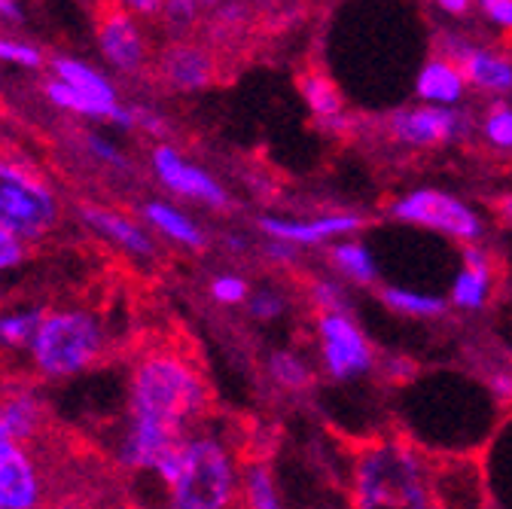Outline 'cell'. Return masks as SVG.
I'll return each mask as SVG.
<instances>
[{"label":"cell","instance_id":"obj_33","mask_svg":"<svg viewBox=\"0 0 512 509\" xmlns=\"http://www.w3.org/2000/svg\"><path fill=\"white\" fill-rule=\"evenodd\" d=\"M479 7L494 25L512 31V0H479Z\"/></svg>","mask_w":512,"mask_h":509},{"label":"cell","instance_id":"obj_39","mask_svg":"<svg viewBox=\"0 0 512 509\" xmlns=\"http://www.w3.org/2000/svg\"><path fill=\"white\" fill-rule=\"evenodd\" d=\"M0 305H4V293H0Z\"/></svg>","mask_w":512,"mask_h":509},{"label":"cell","instance_id":"obj_5","mask_svg":"<svg viewBox=\"0 0 512 509\" xmlns=\"http://www.w3.org/2000/svg\"><path fill=\"white\" fill-rule=\"evenodd\" d=\"M64 220L55 186L28 162L0 156V226L28 244L46 241Z\"/></svg>","mask_w":512,"mask_h":509},{"label":"cell","instance_id":"obj_13","mask_svg":"<svg viewBox=\"0 0 512 509\" xmlns=\"http://www.w3.org/2000/svg\"><path fill=\"white\" fill-rule=\"evenodd\" d=\"M320 330V354L327 360V369L336 378H351L372 366V351L348 314L317 311Z\"/></svg>","mask_w":512,"mask_h":509},{"label":"cell","instance_id":"obj_2","mask_svg":"<svg viewBox=\"0 0 512 509\" xmlns=\"http://www.w3.org/2000/svg\"><path fill=\"white\" fill-rule=\"evenodd\" d=\"M354 509H436L424 449L406 433H339Z\"/></svg>","mask_w":512,"mask_h":509},{"label":"cell","instance_id":"obj_4","mask_svg":"<svg viewBox=\"0 0 512 509\" xmlns=\"http://www.w3.org/2000/svg\"><path fill=\"white\" fill-rule=\"evenodd\" d=\"M107 342V330L92 308L64 305L46 308V317L28 354L43 378L58 381L95 369L104 360Z\"/></svg>","mask_w":512,"mask_h":509},{"label":"cell","instance_id":"obj_27","mask_svg":"<svg viewBox=\"0 0 512 509\" xmlns=\"http://www.w3.org/2000/svg\"><path fill=\"white\" fill-rule=\"evenodd\" d=\"M269 372L272 378L278 381L281 388H290V391H305L311 385V372L302 360H296L293 354L287 351H275L269 357Z\"/></svg>","mask_w":512,"mask_h":509},{"label":"cell","instance_id":"obj_16","mask_svg":"<svg viewBox=\"0 0 512 509\" xmlns=\"http://www.w3.org/2000/svg\"><path fill=\"white\" fill-rule=\"evenodd\" d=\"M80 220H83L95 235H101V238H107L110 244H116L119 250H125L128 257H138V260L156 257V241H153V235H150L135 217L122 214L119 208L86 202V205H80Z\"/></svg>","mask_w":512,"mask_h":509},{"label":"cell","instance_id":"obj_28","mask_svg":"<svg viewBox=\"0 0 512 509\" xmlns=\"http://www.w3.org/2000/svg\"><path fill=\"white\" fill-rule=\"evenodd\" d=\"M28 257H31V244L0 226V275L22 269L28 263Z\"/></svg>","mask_w":512,"mask_h":509},{"label":"cell","instance_id":"obj_7","mask_svg":"<svg viewBox=\"0 0 512 509\" xmlns=\"http://www.w3.org/2000/svg\"><path fill=\"white\" fill-rule=\"evenodd\" d=\"M49 467L28 445L0 436V509H46Z\"/></svg>","mask_w":512,"mask_h":509},{"label":"cell","instance_id":"obj_19","mask_svg":"<svg viewBox=\"0 0 512 509\" xmlns=\"http://www.w3.org/2000/svg\"><path fill=\"white\" fill-rule=\"evenodd\" d=\"M141 217L147 220V226H150L153 232H159L162 238H168V241H174V244H183V247H189V250H205V247H208L205 229L196 226L183 211H177V208L168 205V202H156V199L147 202V205L141 208Z\"/></svg>","mask_w":512,"mask_h":509},{"label":"cell","instance_id":"obj_35","mask_svg":"<svg viewBox=\"0 0 512 509\" xmlns=\"http://www.w3.org/2000/svg\"><path fill=\"white\" fill-rule=\"evenodd\" d=\"M491 211L494 217H500L503 223H512V193H503V196H494L491 202Z\"/></svg>","mask_w":512,"mask_h":509},{"label":"cell","instance_id":"obj_38","mask_svg":"<svg viewBox=\"0 0 512 509\" xmlns=\"http://www.w3.org/2000/svg\"><path fill=\"white\" fill-rule=\"evenodd\" d=\"M0 436H10V433H7V427H4V424H0ZM10 439H13V436H10Z\"/></svg>","mask_w":512,"mask_h":509},{"label":"cell","instance_id":"obj_24","mask_svg":"<svg viewBox=\"0 0 512 509\" xmlns=\"http://www.w3.org/2000/svg\"><path fill=\"white\" fill-rule=\"evenodd\" d=\"M378 299L400 311V314H415V317H439L445 314V302L442 299H433V296H418L412 290H400V287H381L375 290Z\"/></svg>","mask_w":512,"mask_h":509},{"label":"cell","instance_id":"obj_1","mask_svg":"<svg viewBox=\"0 0 512 509\" xmlns=\"http://www.w3.org/2000/svg\"><path fill=\"white\" fill-rule=\"evenodd\" d=\"M217 409L205 366L177 342H159L141 351L128 378V433L119 464L132 470H159V464L189 436V430Z\"/></svg>","mask_w":512,"mask_h":509},{"label":"cell","instance_id":"obj_32","mask_svg":"<svg viewBox=\"0 0 512 509\" xmlns=\"http://www.w3.org/2000/svg\"><path fill=\"white\" fill-rule=\"evenodd\" d=\"M86 144H89V153H92L98 162L113 165V168H125V156H122L110 141H104V138H98V135H89Z\"/></svg>","mask_w":512,"mask_h":509},{"label":"cell","instance_id":"obj_29","mask_svg":"<svg viewBox=\"0 0 512 509\" xmlns=\"http://www.w3.org/2000/svg\"><path fill=\"white\" fill-rule=\"evenodd\" d=\"M0 61H7V65H19V68H40L43 65V52L34 43L0 34Z\"/></svg>","mask_w":512,"mask_h":509},{"label":"cell","instance_id":"obj_30","mask_svg":"<svg viewBox=\"0 0 512 509\" xmlns=\"http://www.w3.org/2000/svg\"><path fill=\"white\" fill-rule=\"evenodd\" d=\"M211 296L220 302V305H241L247 296H250V287L244 278L238 275H217L211 281Z\"/></svg>","mask_w":512,"mask_h":509},{"label":"cell","instance_id":"obj_36","mask_svg":"<svg viewBox=\"0 0 512 509\" xmlns=\"http://www.w3.org/2000/svg\"><path fill=\"white\" fill-rule=\"evenodd\" d=\"M436 4H439L448 16H467L470 7H473V0H436Z\"/></svg>","mask_w":512,"mask_h":509},{"label":"cell","instance_id":"obj_17","mask_svg":"<svg viewBox=\"0 0 512 509\" xmlns=\"http://www.w3.org/2000/svg\"><path fill=\"white\" fill-rule=\"evenodd\" d=\"M464 260H467V269L458 275L452 299H455V305L476 311V308H485L494 299V293L500 290L494 284V275H503V263L494 260L488 250H479L476 244H467Z\"/></svg>","mask_w":512,"mask_h":509},{"label":"cell","instance_id":"obj_10","mask_svg":"<svg viewBox=\"0 0 512 509\" xmlns=\"http://www.w3.org/2000/svg\"><path fill=\"white\" fill-rule=\"evenodd\" d=\"M156 77L174 92H199L220 80V55L208 43L174 40L156 58Z\"/></svg>","mask_w":512,"mask_h":509},{"label":"cell","instance_id":"obj_14","mask_svg":"<svg viewBox=\"0 0 512 509\" xmlns=\"http://www.w3.org/2000/svg\"><path fill=\"white\" fill-rule=\"evenodd\" d=\"M0 424L7 427V433L28 445L31 452H40L43 442L49 439V412L37 388L25 385H0Z\"/></svg>","mask_w":512,"mask_h":509},{"label":"cell","instance_id":"obj_37","mask_svg":"<svg viewBox=\"0 0 512 509\" xmlns=\"http://www.w3.org/2000/svg\"><path fill=\"white\" fill-rule=\"evenodd\" d=\"M0 19H7V22H22V7H19V0H0Z\"/></svg>","mask_w":512,"mask_h":509},{"label":"cell","instance_id":"obj_9","mask_svg":"<svg viewBox=\"0 0 512 509\" xmlns=\"http://www.w3.org/2000/svg\"><path fill=\"white\" fill-rule=\"evenodd\" d=\"M464 129H467V116L442 110V107L397 110L391 116H384L381 122V132L388 135V141H394L397 147H409V150L442 147Z\"/></svg>","mask_w":512,"mask_h":509},{"label":"cell","instance_id":"obj_31","mask_svg":"<svg viewBox=\"0 0 512 509\" xmlns=\"http://www.w3.org/2000/svg\"><path fill=\"white\" fill-rule=\"evenodd\" d=\"M107 4L125 10L128 16H141V19H153V16H162L165 7H168V0H107Z\"/></svg>","mask_w":512,"mask_h":509},{"label":"cell","instance_id":"obj_6","mask_svg":"<svg viewBox=\"0 0 512 509\" xmlns=\"http://www.w3.org/2000/svg\"><path fill=\"white\" fill-rule=\"evenodd\" d=\"M49 71L52 77L43 83V92L58 110L89 116V119H107L125 125V129H135L138 125V110L119 104L116 86L101 71L86 65V61L61 55L52 58Z\"/></svg>","mask_w":512,"mask_h":509},{"label":"cell","instance_id":"obj_15","mask_svg":"<svg viewBox=\"0 0 512 509\" xmlns=\"http://www.w3.org/2000/svg\"><path fill=\"white\" fill-rule=\"evenodd\" d=\"M442 43L445 46H439V55L452 58L470 86H476L482 92H497V95L512 92V61H506L497 52L455 40V37H445Z\"/></svg>","mask_w":512,"mask_h":509},{"label":"cell","instance_id":"obj_21","mask_svg":"<svg viewBox=\"0 0 512 509\" xmlns=\"http://www.w3.org/2000/svg\"><path fill=\"white\" fill-rule=\"evenodd\" d=\"M43 317H46V308H37V305H19V308L0 305V354L31 351Z\"/></svg>","mask_w":512,"mask_h":509},{"label":"cell","instance_id":"obj_20","mask_svg":"<svg viewBox=\"0 0 512 509\" xmlns=\"http://www.w3.org/2000/svg\"><path fill=\"white\" fill-rule=\"evenodd\" d=\"M299 92L305 98V104L311 107V113L320 119V122H327V125H336V129L342 132V125H345V101H342V92L336 89V83L324 74V71H305L299 74Z\"/></svg>","mask_w":512,"mask_h":509},{"label":"cell","instance_id":"obj_3","mask_svg":"<svg viewBox=\"0 0 512 509\" xmlns=\"http://www.w3.org/2000/svg\"><path fill=\"white\" fill-rule=\"evenodd\" d=\"M156 476L168 488V509H232L238 500L235 461L214 436H186Z\"/></svg>","mask_w":512,"mask_h":509},{"label":"cell","instance_id":"obj_23","mask_svg":"<svg viewBox=\"0 0 512 509\" xmlns=\"http://www.w3.org/2000/svg\"><path fill=\"white\" fill-rule=\"evenodd\" d=\"M46 509H125V506L116 497L98 491L95 485H80V488L68 485V488H55Z\"/></svg>","mask_w":512,"mask_h":509},{"label":"cell","instance_id":"obj_25","mask_svg":"<svg viewBox=\"0 0 512 509\" xmlns=\"http://www.w3.org/2000/svg\"><path fill=\"white\" fill-rule=\"evenodd\" d=\"M330 260L336 263L339 272H345L357 284H372L375 281V266L363 244H339L330 250Z\"/></svg>","mask_w":512,"mask_h":509},{"label":"cell","instance_id":"obj_8","mask_svg":"<svg viewBox=\"0 0 512 509\" xmlns=\"http://www.w3.org/2000/svg\"><path fill=\"white\" fill-rule=\"evenodd\" d=\"M388 214L394 220H403V223L430 226L436 232H445V235L467 241V244L482 238L479 217L464 202H458L448 193H439V189H418V193H409L406 199L391 202Z\"/></svg>","mask_w":512,"mask_h":509},{"label":"cell","instance_id":"obj_34","mask_svg":"<svg viewBox=\"0 0 512 509\" xmlns=\"http://www.w3.org/2000/svg\"><path fill=\"white\" fill-rule=\"evenodd\" d=\"M281 299L278 296H272V293H260V296H253L250 299V314L253 317H260V321H272V317H278L281 314Z\"/></svg>","mask_w":512,"mask_h":509},{"label":"cell","instance_id":"obj_11","mask_svg":"<svg viewBox=\"0 0 512 509\" xmlns=\"http://www.w3.org/2000/svg\"><path fill=\"white\" fill-rule=\"evenodd\" d=\"M95 37H98V49H101L104 61L113 71L141 74L147 68L150 49H147V40L138 28V19L128 16L119 7H113V4H107V0L98 13V22H95Z\"/></svg>","mask_w":512,"mask_h":509},{"label":"cell","instance_id":"obj_22","mask_svg":"<svg viewBox=\"0 0 512 509\" xmlns=\"http://www.w3.org/2000/svg\"><path fill=\"white\" fill-rule=\"evenodd\" d=\"M467 89V80L464 74L458 71V65L452 58H445V55H436L430 58L421 77H418V95L424 101H439V104H452L464 95Z\"/></svg>","mask_w":512,"mask_h":509},{"label":"cell","instance_id":"obj_18","mask_svg":"<svg viewBox=\"0 0 512 509\" xmlns=\"http://www.w3.org/2000/svg\"><path fill=\"white\" fill-rule=\"evenodd\" d=\"M366 220L357 214H333V217H320L311 223H290V220H278V217H260V229L284 244H317L330 235H345V232H357L363 229Z\"/></svg>","mask_w":512,"mask_h":509},{"label":"cell","instance_id":"obj_26","mask_svg":"<svg viewBox=\"0 0 512 509\" xmlns=\"http://www.w3.org/2000/svg\"><path fill=\"white\" fill-rule=\"evenodd\" d=\"M482 135L488 141V147L512 153V107L497 101L488 107L485 122H482Z\"/></svg>","mask_w":512,"mask_h":509},{"label":"cell","instance_id":"obj_12","mask_svg":"<svg viewBox=\"0 0 512 509\" xmlns=\"http://www.w3.org/2000/svg\"><path fill=\"white\" fill-rule=\"evenodd\" d=\"M150 165L156 180L174 196L202 202L208 208H229V196L226 189L199 165H192L189 159H183V153L171 144H159L150 153Z\"/></svg>","mask_w":512,"mask_h":509}]
</instances>
